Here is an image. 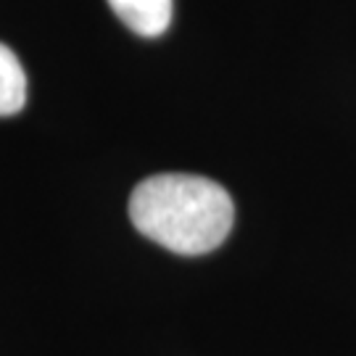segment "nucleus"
Segmentation results:
<instances>
[{"mask_svg": "<svg viewBox=\"0 0 356 356\" xmlns=\"http://www.w3.org/2000/svg\"><path fill=\"white\" fill-rule=\"evenodd\" d=\"M26 103V76L19 58L0 42V116H13Z\"/></svg>", "mask_w": 356, "mask_h": 356, "instance_id": "3", "label": "nucleus"}, {"mask_svg": "<svg viewBox=\"0 0 356 356\" xmlns=\"http://www.w3.org/2000/svg\"><path fill=\"white\" fill-rule=\"evenodd\" d=\"M129 219L148 241L182 256L219 248L232 229L235 206L214 179L198 175H153L129 195Z\"/></svg>", "mask_w": 356, "mask_h": 356, "instance_id": "1", "label": "nucleus"}, {"mask_svg": "<svg viewBox=\"0 0 356 356\" xmlns=\"http://www.w3.org/2000/svg\"><path fill=\"white\" fill-rule=\"evenodd\" d=\"M119 22L140 38L164 35L172 22V0H108Z\"/></svg>", "mask_w": 356, "mask_h": 356, "instance_id": "2", "label": "nucleus"}]
</instances>
